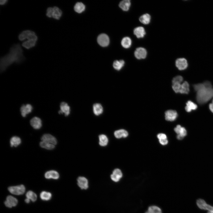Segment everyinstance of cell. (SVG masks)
I'll list each match as a JSON object with an SVG mask.
<instances>
[{
    "mask_svg": "<svg viewBox=\"0 0 213 213\" xmlns=\"http://www.w3.org/2000/svg\"><path fill=\"white\" fill-rule=\"evenodd\" d=\"M25 59V57L20 44L17 43L13 45L8 53L0 59L1 72L4 71L13 63H20Z\"/></svg>",
    "mask_w": 213,
    "mask_h": 213,
    "instance_id": "cell-1",
    "label": "cell"
},
{
    "mask_svg": "<svg viewBox=\"0 0 213 213\" xmlns=\"http://www.w3.org/2000/svg\"><path fill=\"white\" fill-rule=\"evenodd\" d=\"M193 87L196 93L197 101L199 104H204L213 97V88L209 81L194 84Z\"/></svg>",
    "mask_w": 213,
    "mask_h": 213,
    "instance_id": "cell-2",
    "label": "cell"
},
{
    "mask_svg": "<svg viewBox=\"0 0 213 213\" xmlns=\"http://www.w3.org/2000/svg\"><path fill=\"white\" fill-rule=\"evenodd\" d=\"M19 39L21 41L27 39L28 40H33L37 41L38 37L35 33L32 31L26 30L22 31L19 35Z\"/></svg>",
    "mask_w": 213,
    "mask_h": 213,
    "instance_id": "cell-3",
    "label": "cell"
},
{
    "mask_svg": "<svg viewBox=\"0 0 213 213\" xmlns=\"http://www.w3.org/2000/svg\"><path fill=\"white\" fill-rule=\"evenodd\" d=\"M62 12L61 9L57 7H48L46 10V15L49 18L59 20L62 16Z\"/></svg>",
    "mask_w": 213,
    "mask_h": 213,
    "instance_id": "cell-4",
    "label": "cell"
},
{
    "mask_svg": "<svg viewBox=\"0 0 213 213\" xmlns=\"http://www.w3.org/2000/svg\"><path fill=\"white\" fill-rule=\"evenodd\" d=\"M196 204L200 209L207 210V213H213V206L207 204L204 200L198 199L196 201Z\"/></svg>",
    "mask_w": 213,
    "mask_h": 213,
    "instance_id": "cell-5",
    "label": "cell"
},
{
    "mask_svg": "<svg viewBox=\"0 0 213 213\" xmlns=\"http://www.w3.org/2000/svg\"><path fill=\"white\" fill-rule=\"evenodd\" d=\"M8 190L11 193L16 195L23 194L25 191V188L23 185L9 187Z\"/></svg>",
    "mask_w": 213,
    "mask_h": 213,
    "instance_id": "cell-6",
    "label": "cell"
},
{
    "mask_svg": "<svg viewBox=\"0 0 213 213\" xmlns=\"http://www.w3.org/2000/svg\"><path fill=\"white\" fill-rule=\"evenodd\" d=\"M174 130L177 134V138L178 140L182 139L187 135V131L185 128L180 125H177Z\"/></svg>",
    "mask_w": 213,
    "mask_h": 213,
    "instance_id": "cell-7",
    "label": "cell"
},
{
    "mask_svg": "<svg viewBox=\"0 0 213 213\" xmlns=\"http://www.w3.org/2000/svg\"><path fill=\"white\" fill-rule=\"evenodd\" d=\"M97 42L99 45L102 47H106L109 44V37L105 34L100 35L97 38Z\"/></svg>",
    "mask_w": 213,
    "mask_h": 213,
    "instance_id": "cell-8",
    "label": "cell"
},
{
    "mask_svg": "<svg viewBox=\"0 0 213 213\" xmlns=\"http://www.w3.org/2000/svg\"><path fill=\"white\" fill-rule=\"evenodd\" d=\"M134 54L135 58L138 59H144L146 57L147 52L144 48L138 47L135 50Z\"/></svg>",
    "mask_w": 213,
    "mask_h": 213,
    "instance_id": "cell-9",
    "label": "cell"
},
{
    "mask_svg": "<svg viewBox=\"0 0 213 213\" xmlns=\"http://www.w3.org/2000/svg\"><path fill=\"white\" fill-rule=\"evenodd\" d=\"M177 112L174 110H169L165 112V120L168 121H173L175 120L178 117Z\"/></svg>",
    "mask_w": 213,
    "mask_h": 213,
    "instance_id": "cell-10",
    "label": "cell"
},
{
    "mask_svg": "<svg viewBox=\"0 0 213 213\" xmlns=\"http://www.w3.org/2000/svg\"><path fill=\"white\" fill-rule=\"evenodd\" d=\"M176 67L180 70H183L186 69L188 67L187 60L184 58L177 59L175 62Z\"/></svg>",
    "mask_w": 213,
    "mask_h": 213,
    "instance_id": "cell-11",
    "label": "cell"
},
{
    "mask_svg": "<svg viewBox=\"0 0 213 213\" xmlns=\"http://www.w3.org/2000/svg\"><path fill=\"white\" fill-rule=\"evenodd\" d=\"M60 110L58 112L59 114H64L65 116L69 115L70 113V109L67 103L64 102H61L60 105Z\"/></svg>",
    "mask_w": 213,
    "mask_h": 213,
    "instance_id": "cell-12",
    "label": "cell"
},
{
    "mask_svg": "<svg viewBox=\"0 0 213 213\" xmlns=\"http://www.w3.org/2000/svg\"><path fill=\"white\" fill-rule=\"evenodd\" d=\"M42 141L49 143L54 145L57 144V140L56 138L52 135L48 134L43 135L41 138Z\"/></svg>",
    "mask_w": 213,
    "mask_h": 213,
    "instance_id": "cell-13",
    "label": "cell"
},
{
    "mask_svg": "<svg viewBox=\"0 0 213 213\" xmlns=\"http://www.w3.org/2000/svg\"><path fill=\"white\" fill-rule=\"evenodd\" d=\"M5 205L9 208H11L12 206H16L18 203L17 200L16 199L11 196H8L6 198V200L4 202Z\"/></svg>",
    "mask_w": 213,
    "mask_h": 213,
    "instance_id": "cell-14",
    "label": "cell"
},
{
    "mask_svg": "<svg viewBox=\"0 0 213 213\" xmlns=\"http://www.w3.org/2000/svg\"><path fill=\"white\" fill-rule=\"evenodd\" d=\"M122 177V173L121 170L119 169H114L111 175V179L114 182H118Z\"/></svg>",
    "mask_w": 213,
    "mask_h": 213,
    "instance_id": "cell-15",
    "label": "cell"
},
{
    "mask_svg": "<svg viewBox=\"0 0 213 213\" xmlns=\"http://www.w3.org/2000/svg\"><path fill=\"white\" fill-rule=\"evenodd\" d=\"M78 185L82 189H86L88 188V180L83 177H79L77 180Z\"/></svg>",
    "mask_w": 213,
    "mask_h": 213,
    "instance_id": "cell-16",
    "label": "cell"
},
{
    "mask_svg": "<svg viewBox=\"0 0 213 213\" xmlns=\"http://www.w3.org/2000/svg\"><path fill=\"white\" fill-rule=\"evenodd\" d=\"M32 109L33 107L30 104L22 105L20 108L22 116L23 117H25L27 114L31 112Z\"/></svg>",
    "mask_w": 213,
    "mask_h": 213,
    "instance_id": "cell-17",
    "label": "cell"
},
{
    "mask_svg": "<svg viewBox=\"0 0 213 213\" xmlns=\"http://www.w3.org/2000/svg\"><path fill=\"white\" fill-rule=\"evenodd\" d=\"M31 126L35 129H38L42 126V121L41 119L37 117H34L30 120Z\"/></svg>",
    "mask_w": 213,
    "mask_h": 213,
    "instance_id": "cell-18",
    "label": "cell"
},
{
    "mask_svg": "<svg viewBox=\"0 0 213 213\" xmlns=\"http://www.w3.org/2000/svg\"><path fill=\"white\" fill-rule=\"evenodd\" d=\"M133 33L138 38H141L144 37L146 32L144 28L139 26L134 28Z\"/></svg>",
    "mask_w": 213,
    "mask_h": 213,
    "instance_id": "cell-19",
    "label": "cell"
},
{
    "mask_svg": "<svg viewBox=\"0 0 213 213\" xmlns=\"http://www.w3.org/2000/svg\"><path fill=\"white\" fill-rule=\"evenodd\" d=\"M93 111L94 114L99 116L103 112V108L102 105L99 103H95L93 106Z\"/></svg>",
    "mask_w": 213,
    "mask_h": 213,
    "instance_id": "cell-20",
    "label": "cell"
},
{
    "mask_svg": "<svg viewBox=\"0 0 213 213\" xmlns=\"http://www.w3.org/2000/svg\"><path fill=\"white\" fill-rule=\"evenodd\" d=\"M45 177L46 178L49 179L52 178L57 179L59 178L58 173L54 170H50L47 172L45 174Z\"/></svg>",
    "mask_w": 213,
    "mask_h": 213,
    "instance_id": "cell-21",
    "label": "cell"
},
{
    "mask_svg": "<svg viewBox=\"0 0 213 213\" xmlns=\"http://www.w3.org/2000/svg\"><path fill=\"white\" fill-rule=\"evenodd\" d=\"M114 135L115 137L117 138H126L128 135V133L126 130L122 129L115 131L114 132Z\"/></svg>",
    "mask_w": 213,
    "mask_h": 213,
    "instance_id": "cell-22",
    "label": "cell"
},
{
    "mask_svg": "<svg viewBox=\"0 0 213 213\" xmlns=\"http://www.w3.org/2000/svg\"><path fill=\"white\" fill-rule=\"evenodd\" d=\"M130 5V0H124L120 2L119 6L123 11H127L129 10Z\"/></svg>",
    "mask_w": 213,
    "mask_h": 213,
    "instance_id": "cell-23",
    "label": "cell"
},
{
    "mask_svg": "<svg viewBox=\"0 0 213 213\" xmlns=\"http://www.w3.org/2000/svg\"><path fill=\"white\" fill-rule=\"evenodd\" d=\"M151 19V17L149 14L146 13L144 14L139 17V20L142 23L147 25L149 24Z\"/></svg>",
    "mask_w": 213,
    "mask_h": 213,
    "instance_id": "cell-24",
    "label": "cell"
},
{
    "mask_svg": "<svg viewBox=\"0 0 213 213\" xmlns=\"http://www.w3.org/2000/svg\"><path fill=\"white\" fill-rule=\"evenodd\" d=\"M197 107V105L191 101H188L186 103L185 107V110L188 112H190L191 111L196 110Z\"/></svg>",
    "mask_w": 213,
    "mask_h": 213,
    "instance_id": "cell-25",
    "label": "cell"
},
{
    "mask_svg": "<svg viewBox=\"0 0 213 213\" xmlns=\"http://www.w3.org/2000/svg\"><path fill=\"white\" fill-rule=\"evenodd\" d=\"M132 44V41L130 38L128 37L123 38L121 41V44L122 46L125 48H130Z\"/></svg>",
    "mask_w": 213,
    "mask_h": 213,
    "instance_id": "cell-26",
    "label": "cell"
},
{
    "mask_svg": "<svg viewBox=\"0 0 213 213\" xmlns=\"http://www.w3.org/2000/svg\"><path fill=\"white\" fill-rule=\"evenodd\" d=\"M125 62L123 60H116L114 61L113 64L114 68L117 70H120L124 66Z\"/></svg>",
    "mask_w": 213,
    "mask_h": 213,
    "instance_id": "cell-27",
    "label": "cell"
},
{
    "mask_svg": "<svg viewBox=\"0 0 213 213\" xmlns=\"http://www.w3.org/2000/svg\"><path fill=\"white\" fill-rule=\"evenodd\" d=\"M189 91V85L186 81L183 82L181 85L180 93L182 94H188Z\"/></svg>",
    "mask_w": 213,
    "mask_h": 213,
    "instance_id": "cell-28",
    "label": "cell"
},
{
    "mask_svg": "<svg viewBox=\"0 0 213 213\" xmlns=\"http://www.w3.org/2000/svg\"><path fill=\"white\" fill-rule=\"evenodd\" d=\"M21 143L20 138L17 136L12 137L10 140V146L11 147H16L19 146Z\"/></svg>",
    "mask_w": 213,
    "mask_h": 213,
    "instance_id": "cell-29",
    "label": "cell"
},
{
    "mask_svg": "<svg viewBox=\"0 0 213 213\" xmlns=\"http://www.w3.org/2000/svg\"><path fill=\"white\" fill-rule=\"evenodd\" d=\"M99 144L102 146L107 145L108 142V139L105 135L101 134L99 136Z\"/></svg>",
    "mask_w": 213,
    "mask_h": 213,
    "instance_id": "cell-30",
    "label": "cell"
},
{
    "mask_svg": "<svg viewBox=\"0 0 213 213\" xmlns=\"http://www.w3.org/2000/svg\"><path fill=\"white\" fill-rule=\"evenodd\" d=\"M84 5L81 2H78L75 4L74 9L75 11L78 13H81L85 9Z\"/></svg>",
    "mask_w": 213,
    "mask_h": 213,
    "instance_id": "cell-31",
    "label": "cell"
},
{
    "mask_svg": "<svg viewBox=\"0 0 213 213\" xmlns=\"http://www.w3.org/2000/svg\"><path fill=\"white\" fill-rule=\"evenodd\" d=\"M36 41L33 40H27L22 43V46L25 48L29 49L34 46L36 44Z\"/></svg>",
    "mask_w": 213,
    "mask_h": 213,
    "instance_id": "cell-32",
    "label": "cell"
},
{
    "mask_svg": "<svg viewBox=\"0 0 213 213\" xmlns=\"http://www.w3.org/2000/svg\"><path fill=\"white\" fill-rule=\"evenodd\" d=\"M51 194L49 192L45 191L42 192L40 195V198L41 199L44 201H48L51 197Z\"/></svg>",
    "mask_w": 213,
    "mask_h": 213,
    "instance_id": "cell-33",
    "label": "cell"
},
{
    "mask_svg": "<svg viewBox=\"0 0 213 213\" xmlns=\"http://www.w3.org/2000/svg\"><path fill=\"white\" fill-rule=\"evenodd\" d=\"M40 145L42 148L48 150L53 149L55 147L54 145L53 144L43 141L40 142Z\"/></svg>",
    "mask_w": 213,
    "mask_h": 213,
    "instance_id": "cell-34",
    "label": "cell"
},
{
    "mask_svg": "<svg viewBox=\"0 0 213 213\" xmlns=\"http://www.w3.org/2000/svg\"><path fill=\"white\" fill-rule=\"evenodd\" d=\"M148 211L151 213H162L161 209L158 206L155 205L149 206Z\"/></svg>",
    "mask_w": 213,
    "mask_h": 213,
    "instance_id": "cell-35",
    "label": "cell"
},
{
    "mask_svg": "<svg viewBox=\"0 0 213 213\" xmlns=\"http://www.w3.org/2000/svg\"><path fill=\"white\" fill-rule=\"evenodd\" d=\"M26 196L27 198L31 200L33 202H34L37 199L36 195L31 191H29L26 193Z\"/></svg>",
    "mask_w": 213,
    "mask_h": 213,
    "instance_id": "cell-36",
    "label": "cell"
},
{
    "mask_svg": "<svg viewBox=\"0 0 213 213\" xmlns=\"http://www.w3.org/2000/svg\"><path fill=\"white\" fill-rule=\"evenodd\" d=\"M172 84V88L174 91L176 93H180L181 84L175 83Z\"/></svg>",
    "mask_w": 213,
    "mask_h": 213,
    "instance_id": "cell-37",
    "label": "cell"
},
{
    "mask_svg": "<svg viewBox=\"0 0 213 213\" xmlns=\"http://www.w3.org/2000/svg\"><path fill=\"white\" fill-rule=\"evenodd\" d=\"M183 80L182 77L180 75H178L174 78L172 80V84L175 83H181Z\"/></svg>",
    "mask_w": 213,
    "mask_h": 213,
    "instance_id": "cell-38",
    "label": "cell"
},
{
    "mask_svg": "<svg viewBox=\"0 0 213 213\" xmlns=\"http://www.w3.org/2000/svg\"><path fill=\"white\" fill-rule=\"evenodd\" d=\"M157 137L159 140L167 139L166 135L163 133H160L157 135Z\"/></svg>",
    "mask_w": 213,
    "mask_h": 213,
    "instance_id": "cell-39",
    "label": "cell"
},
{
    "mask_svg": "<svg viewBox=\"0 0 213 213\" xmlns=\"http://www.w3.org/2000/svg\"><path fill=\"white\" fill-rule=\"evenodd\" d=\"M159 141L160 144L162 145H166L168 143V141L167 139L159 140Z\"/></svg>",
    "mask_w": 213,
    "mask_h": 213,
    "instance_id": "cell-40",
    "label": "cell"
},
{
    "mask_svg": "<svg viewBox=\"0 0 213 213\" xmlns=\"http://www.w3.org/2000/svg\"><path fill=\"white\" fill-rule=\"evenodd\" d=\"M209 108L211 111L213 113V104L210 103L209 105Z\"/></svg>",
    "mask_w": 213,
    "mask_h": 213,
    "instance_id": "cell-41",
    "label": "cell"
},
{
    "mask_svg": "<svg viewBox=\"0 0 213 213\" xmlns=\"http://www.w3.org/2000/svg\"><path fill=\"white\" fill-rule=\"evenodd\" d=\"M7 1V0H1L0 1V4L1 5H4L5 4Z\"/></svg>",
    "mask_w": 213,
    "mask_h": 213,
    "instance_id": "cell-42",
    "label": "cell"
},
{
    "mask_svg": "<svg viewBox=\"0 0 213 213\" xmlns=\"http://www.w3.org/2000/svg\"><path fill=\"white\" fill-rule=\"evenodd\" d=\"M25 201L27 203H29L30 202V200L29 199L27 198L25 199Z\"/></svg>",
    "mask_w": 213,
    "mask_h": 213,
    "instance_id": "cell-43",
    "label": "cell"
},
{
    "mask_svg": "<svg viewBox=\"0 0 213 213\" xmlns=\"http://www.w3.org/2000/svg\"><path fill=\"white\" fill-rule=\"evenodd\" d=\"M145 213H151V212H149L147 210L146 212H145Z\"/></svg>",
    "mask_w": 213,
    "mask_h": 213,
    "instance_id": "cell-44",
    "label": "cell"
},
{
    "mask_svg": "<svg viewBox=\"0 0 213 213\" xmlns=\"http://www.w3.org/2000/svg\"><path fill=\"white\" fill-rule=\"evenodd\" d=\"M212 103L213 104V99H212Z\"/></svg>",
    "mask_w": 213,
    "mask_h": 213,
    "instance_id": "cell-45",
    "label": "cell"
}]
</instances>
